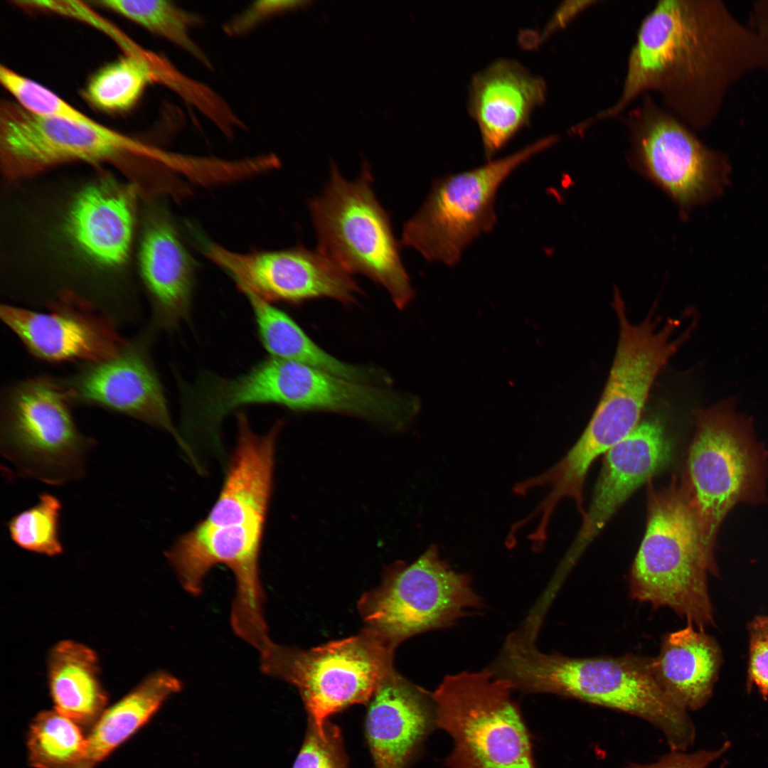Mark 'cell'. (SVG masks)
<instances>
[{"instance_id":"6da1fadb","label":"cell","mask_w":768,"mask_h":768,"mask_svg":"<svg viewBox=\"0 0 768 768\" xmlns=\"http://www.w3.org/2000/svg\"><path fill=\"white\" fill-rule=\"evenodd\" d=\"M534 641L513 632L490 670L513 689L556 694L639 717L661 731L671 750L686 751L693 743L695 729L688 711L661 687L651 658H573L543 653Z\"/></svg>"},{"instance_id":"7a4b0ae2","label":"cell","mask_w":768,"mask_h":768,"mask_svg":"<svg viewBox=\"0 0 768 768\" xmlns=\"http://www.w3.org/2000/svg\"><path fill=\"white\" fill-rule=\"evenodd\" d=\"M715 52L710 5L687 0L658 1L639 27L619 97L580 122L581 129L619 117L635 100L651 93L688 127L703 126L707 121Z\"/></svg>"},{"instance_id":"3957f363","label":"cell","mask_w":768,"mask_h":768,"mask_svg":"<svg viewBox=\"0 0 768 768\" xmlns=\"http://www.w3.org/2000/svg\"><path fill=\"white\" fill-rule=\"evenodd\" d=\"M708 574L718 575V567L702 542L685 477L649 490L646 531L629 574L631 597L668 607L705 630L714 623Z\"/></svg>"},{"instance_id":"277c9868","label":"cell","mask_w":768,"mask_h":768,"mask_svg":"<svg viewBox=\"0 0 768 768\" xmlns=\"http://www.w3.org/2000/svg\"><path fill=\"white\" fill-rule=\"evenodd\" d=\"M170 156L100 122L78 124L38 115L15 101L0 103V165L11 181L71 162L107 164L144 196L157 186V177Z\"/></svg>"},{"instance_id":"5b68a950","label":"cell","mask_w":768,"mask_h":768,"mask_svg":"<svg viewBox=\"0 0 768 768\" xmlns=\"http://www.w3.org/2000/svg\"><path fill=\"white\" fill-rule=\"evenodd\" d=\"M767 455L752 421L724 399L695 414L685 477L702 542L715 558L721 523L738 503L767 500Z\"/></svg>"},{"instance_id":"8992f818","label":"cell","mask_w":768,"mask_h":768,"mask_svg":"<svg viewBox=\"0 0 768 768\" xmlns=\"http://www.w3.org/2000/svg\"><path fill=\"white\" fill-rule=\"evenodd\" d=\"M372 183L368 166L354 181L331 166L323 193L309 202L317 250L347 273L361 274L382 286L402 309L414 291Z\"/></svg>"},{"instance_id":"52a82bcc","label":"cell","mask_w":768,"mask_h":768,"mask_svg":"<svg viewBox=\"0 0 768 768\" xmlns=\"http://www.w3.org/2000/svg\"><path fill=\"white\" fill-rule=\"evenodd\" d=\"M513 689L489 669L444 678L432 698L435 722L454 741L448 768H536Z\"/></svg>"},{"instance_id":"ba28073f","label":"cell","mask_w":768,"mask_h":768,"mask_svg":"<svg viewBox=\"0 0 768 768\" xmlns=\"http://www.w3.org/2000/svg\"><path fill=\"white\" fill-rule=\"evenodd\" d=\"M56 379L38 376L6 388L1 401L2 455L28 478L63 485L85 476L92 439L78 429Z\"/></svg>"},{"instance_id":"9c48e42d","label":"cell","mask_w":768,"mask_h":768,"mask_svg":"<svg viewBox=\"0 0 768 768\" xmlns=\"http://www.w3.org/2000/svg\"><path fill=\"white\" fill-rule=\"evenodd\" d=\"M558 139L548 136L477 168L437 178L420 209L405 223L402 245L429 261L454 266L475 239L494 228L496 196L503 181Z\"/></svg>"},{"instance_id":"30bf717a","label":"cell","mask_w":768,"mask_h":768,"mask_svg":"<svg viewBox=\"0 0 768 768\" xmlns=\"http://www.w3.org/2000/svg\"><path fill=\"white\" fill-rule=\"evenodd\" d=\"M394 650L364 629L356 636L307 650L272 642L259 653L260 667L265 675L294 686L308 720L322 727L331 715L369 702L394 668Z\"/></svg>"},{"instance_id":"8fae6325","label":"cell","mask_w":768,"mask_h":768,"mask_svg":"<svg viewBox=\"0 0 768 768\" xmlns=\"http://www.w3.org/2000/svg\"><path fill=\"white\" fill-rule=\"evenodd\" d=\"M483 607L470 576L452 569L434 545L410 563L393 564L381 584L358 604L364 629L393 649L417 634L451 626Z\"/></svg>"},{"instance_id":"7c38bea8","label":"cell","mask_w":768,"mask_h":768,"mask_svg":"<svg viewBox=\"0 0 768 768\" xmlns=\"http://www.w3.org/2000/svg\"><path fill=\"white\" fill-rule=\"evenodd\" d=\"M614 307L619 322L614 358L602 397L579 439L582 449L596 457L639 425L654 380L690 332L677 336L678 320L661 325L651 314L634 324L621 299H615Z\"/></svg>"},{"instance_id":"4fadbf2b","label":"cell","mask_w":768,"mask_h":768,"mask_svg":"<svg viewBox=\"0 0 768 768\" xmlns=\"http://www.w3.org/2000/svg\"><path fill=\"white\" fill-rule=\"evenodd\" d=\"M264 530L260 525H213L202 520L165 553L180 585L191 595L202 592L203 580L213 567L223 565L231 571L235 593L230 625L238 637L258 652L272 642L260 573Z\"/></svg>"},{"instance_id":"5bb4252c","label":"cell","mask_w":768,"mask_h":768,"mask_svg":"<svg viewBox=\"0 0 768 768\" xmlns=\"http://www.w3.org/2000/svg\"><path fill=\"white\" fill-rule=\"evenodd\" d=\"M623 115L630 160L680 206L704 198L714 179L713 155L651 95Z\"/></svg>"},{"instance_id":"9a60e30c","label":"cell","mask_w":768,"mask_h":768,"mask_svg":"<svg viewBox=\"0 0 768 768\" xmlns=\"http://www.w3.org/2000/svg\"><path fill=\"white\" fill-rule=\"evenodd\" d=\"M203 250L247 297L270 303L297 304L327 297L348 305L354 304L361 292L350 274L318 250L298 246L240 253L205 242Z\"/></svg>"},{"instance_id":"2e32d148","label":"cell","mask_w":768,"mask_h":768,"mask_svg":"<svg viewBox=\"0 0 768 768\" xmlns=\"http://www.w3.org/2000/svg\"><path fill=\"white\" fill-rule=\"evenodd\" d=\"M154 330L150 326L126 340L114 356L82 363L73 374L56 380L70 403L100 407L137 419L167 432L186 450L150 356Z\"/></svg>"},{"instance_id":"e0dca14e","label":"cell","mask_w":768,"mask_h":768,"mask_svg":"<svg viewBox=\"0 0 768 768\" xmlns=\"http://www.w3.org/2000/svg\"><path fill=\"white\" fill-rule=\"evenodd\" d=\"M48 307V312L0 307L1 320L38 359L101 361L117 355L126 341L112 321L71 294H60Z\"/></svg>"},{"instance_id":"ac0fdd59","label":"cell","mask_w":768,"mask_h":768,"mask_svg":"<svg viewBox=\"0 0 768 768\" xmlns=\"http://www.w3.org/2000/svg\"><path fill=\"white\" fill-rule=\"evenodd\" d=\"M672 451L661 421L652 418L639 423L605 453L591 504L567 558L569 563L637 488L669 464Z\"/></svg>"},{"instance_id":"d6986e66","label":"cell","mask_w":768,"mask_h":768,"mask_svg":"<svg viewBox=\"0 0 768 768\" xmlns=\"http://www.w3.org/2000/svg\"><path fill=\"white\" fill-rule=\"evenodd\" d=\"M368 704L365 735L375 768H407L435 722L432 694L393 668Z\"/></svg>"},{"instance_id":"ffe728a7","label":"cell","mask_w":768,"mask_h":768,"mask_svg":"<svg viewBox=\"0 0 768 768\" xmlns=\"http://www.w3.org/2000/svg\"><path fill=\"white\" fill-rule=\"evenodd\" d=\"M138 190L108 176L83 188L67 219L68 233L92 262L114 268L126 262L133 241Z\"/></svg>"},{"instance_id":"44dd1931","label":"cell","mask_w":768,"mask_h":768,"mask_svg":"<svg viewBox=\"0 0 768 768\" xmlns=\"http://www.w3.org/2000/svg\"><path fill=\"white\" fill-rule=\"evenodd\" d=\"M545 82L509 59H501L475 75L468 107L476 122L486 158L501 149L544 102Z\"/></svg>"},{"instance_id":"7402d4cb","label":"cell","mask_w":768,"mask_h":768,"mask_svg":"<svg viewBox=\"0 0 768 768\" xmlns=\"http://www.w3.org/2000/svg\"><path fill=\"white\" fill-rule=\"evenodd\" d=\"M236 444L218 496L204 518L215 524L264 523L273 489L276 442L282 422L255 433L238 414Z\"/></svg>"},{"instance_id":"603a6c76","label":"cell","mask_w":768,"mask_h":768,"mask_svg":"<svg viewBox=\"0 0 768 768\" xmlns=\"http://www.w3.org/2000/svg\"><path fill=\"white\" fill-rule=\"evenodd\" d=\"M139 264L152 306L151 325L166 329L176 327L190 313L194 264L164 211L153 210L146 218Z\"/></svg>"},{"instance_id":"cb8c5ba5","label":"cell","mask_w":768,"mask_h":768,"mask_svg":"<svg viewBox=\"0 0 768 768\" xmlns=\"http://www.w3.org/2000/svg\"><path fill=\"white\" fill-rule=\"evenodd\" d=\"M722 663L715 639L691 624L666 634L659 654L651 658L652 672L663 690L688 710L710 700Z\"/></svg>"},{"instance_id":"d4e9b609","label":"cell","mask_w":768,"mask_h":768,"mask_svg":"<svg viewBox=\"0 0 768 768\" xmlns=\"http://www.w3.org/2000/svg\"><path fill=\"white\" fill-rule=\"evenodd\" d=\"M48 680L55 710L82 728H92L107 703L95 651L75 641L58 642L49 654Z\"/></svg>"},{"instance_id":"484cf974","label":"cell","mask_w":768,"mask_h":768,"mask_svg":"<svg viewBox=\"0 0 768 768\" xmlns=\"http://www.w3.org/2000/svg\"><path fill=\"white\" fill-rule=\"evenodd\" d=\"M181 688V681L166 671H156L146 677L129 693L103 712L87 735L85 756L75 768H95Z\"/></svg>"},{"instance_id":"4316f807","label":"cell","mask_w":768,"mask_h":768,"mask_svg":"<svg viewBox=\"0 0 768 768\" xmlns=\"http://www.w3.org/2000/svg\"><path fill=\"white\" fill-rule=\"evenodd\" d=\"M247 297L260 341L271 357L314 366L358 382H389V376L379 369L352 365L326 352L289 316L271 303L252 296Z\"/></svg>"},{"instance_id":"83f0119b","label":"cell","mask_w":768,"mask_h":768,"mask_svg":"<svg viewBox=\"0 0 768 768\" xmlns=\"http://www.w3.org/2000/svg\"><path fill=\"white\" fill-rule=\"evenodd\" d=\"M169 60L136 45L93 73L82 93L87 103L108 114H122L139 102L146 87L160 84Z\"/></svg>"},{"instance_id":"f1b7e54d","label":"cell","mask_w":768,"mask_h":768,"mask_svg":"<svg viewBox=\"0 0 768 768\" xmlns=\"http://www.w3.org/2000/svg\"><path fill=\"white\" fill-rule=\"evenodd\" d=\"M90 3L165 38L206 68H212L208 57L191 36V28L201 22L196 14L164 0H105Z\"/></svg>"},{"instance_id":"f546056e","label":"cell","mask_w":768,"mask_h":768,"mask_svg":"<svg viewBox=\"0 0 768 768\" xmlns=\"http://www.w3.org/2000/svg\"><path fill=\"white\" fill-rule=\"evenodd\" d=\"M27 747L34 768H75L85 756L87 736L73 720L55 710H44L30 725Z\"/></svg>"},{"instance_id":"4dcf8cb0","label":"cell","mask_w":768,"mask_h":768,"mask_svg":"<svg viewBox=\"0 0 768 768\" xmlns=\"http://www.w3.org/2000/svg\"><path fill=\"white\" fill-rule=\"evenodd\" d=\"M62 504L51 494L43 492L37 503L16 513L7 523L11 540L19 548L37 554L56 556L63 552L60 538Z\"/></svg>"},{"instance_id":"1f68e13d","label":"cell","mask_w":768,"mask_h":768,"mask_svg":"<svg viewBox=\"0 0 768 768\" xmlns=\"http://www.w3.org/2000/svg\"><path fill=\"white\" fill-rule=\"evenodd\" d=\"M0 82L15 102L31 112L82 124L97 122L46 87L6 65L0 66Z\"/></svg>"},{"instance_id":"d6a6232c","label":"cell","mask_w":768,"mask_h":768,"mask_svg":"<svg viewBox=\"0 0 768 768\" xmlns=\"http://www.w3.org/2000/svg\"><path fill=\"white\" fill-rule=\"evenodd\" d=\"M292 768H348L340 728L329 720L322 727L308 720L306 735Z\"/></svg>"},{"instance_id":"836d02e7","label":"cell","mask_w":768,"mask_h":768,"mask_svg":"<svg viewBox=\"0 0 768 768\" xmlns=\"http://www.w3.org/2000/svg\"><path fill=\"white\" fill-rule=\"evenodd\" d=\"M747 684L768 700V616H755L747 625Z\"/></svg>"},{"instance_id":"e575fe53","label":"cell","mask_w":768,"mask_h":768,"mask_svg":"<svg viewBox=\"0 0 768 768\" xmlns=\"http://www.w3.org/2000/svg\"><path fill=\"white\" fill-rule=\"evenodd\" d=\"M302 3L303 1H255L227 23L224 30L228 35L240 36L250 31L270 16L300 6Z\"/></svg>"},{"instance_id":"d590c367","label":"cell","mask_w":768,"mask_h":768,"mask_svg":"<svg viewBox=\"0 0 768 768\" xmlns=\"http://www.w3.org/2000/svg\"><path fill=\"white\" fill-rule=\"evenodd\" d=\"M729 742L714 750H701L688 753L671 750L657 761L649 764L631 763L625 768H708L729 749Z\"/></svg>"},{"instance_id":"8d00e7d4","label":"cell","mask_w":768,"mask_h":768,"mask_svg":"<svg viewBox=\"0 0 768 768\" xmlns=\"http://www.w3.org/2000/svg\"><path fill=\"white\" fill-rule=\"evenodd\" d=\"M597 3L598 1L594 0L566 1L562 2L540 33L541 35L538 39V42L564 28L577 16Z\"/></svg>"}]
</instances>
